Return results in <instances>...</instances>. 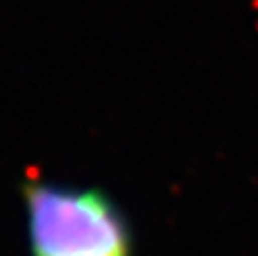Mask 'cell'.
Segmentation results:
<instances>
[{"instance_id":"cell-1","label":"cell","mask_w":258,"mask_h":256,"mask_svg":"<svg viewBox=\"0 0 258 256\" xmlns=\"http://www.w3.org/2000/svg\"><path fill=\"white\" fill-rule=\"evenodd\" d=\"M21 200L30 256H136L132 225L107 190L32 177Z\"/></svg>"}]
</instances>
